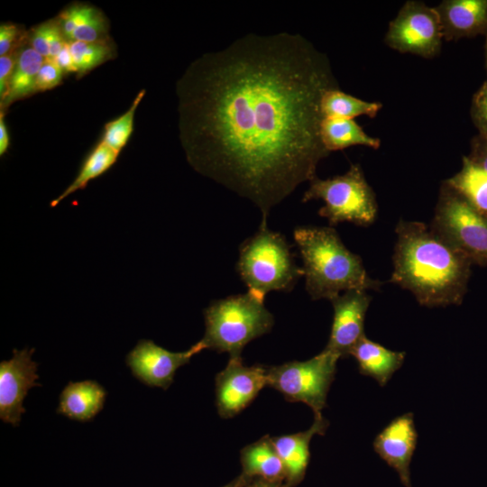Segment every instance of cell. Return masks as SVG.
I'll return each instance as SVG.
<instances>
[{"label": "cell", "mask_w": 487, "mask_h": 487, "mask_svg": "<svg viewBox=\"0 0 487 487\" xmlns=\"http://www.w3.org/2000/svg\"><path fill=\"white\" fill-rule=\"evenodd\" d=\"M268 386L267 367L247 366L241 356L230 357L225 368L216 377V404L223 418H231L257 397Z\"/></svg>", "instance_id": "10"}, {"label": "cell", "mask_w": 487, "mask_h": 487, "mask_svg": "<svg viewBox=\"0 0 487 487\" xmlns=\"http://www.w3.org/2000/svg\"><path fill=\"white\" fill-rule=\"evenodd\" d=\"M9 134L5 122L4 112L0 115V155L3 156L9 147Z\"/></svg>", "instance_id": "36"}, {"label": "cell", "mask_w": 487, "mask_h": 487, "mask_svg": "<svg viewBox=\"0 0 487 487\" xmlns=\"http://www.w3.org/2000/svg\"><path fill=\"white\" fill-rule=\"evenodd\" d=\"M471 117L478 134L487 136V80L474 94L471 106Z\"/></svg>", "instance_id": "29"}, {"label": "cell", "mask_w": 487, "mask_h": 487, "mask_svg": "<svg viewBox=\"0 0 487 487\" xmlns=\"http://www.w3.org/2000/svg\"><path fill=\"white\" fill-rule=\"evenodd\" d=\"M106 390L95 381L69 382L60 396L57 411L71 419L88 421L103 409Z\"/></svg>", "instance_id": "18"}, {"label": "cell", "mask_w": 487, "mask_h": 487, "mask_svg": "<svg viewBox=\"0 0 487 487\" xmlns=\"http://www.w3.org/2000/svg\"><path fill=\"white\" fill-rule=\"evenodd\" d=\"M206 349L198 341L184 352H171L150 339H141L128 353L126 363L133 375L142 383L161 389H168L173 381L179 368Z\"/></svg>", "instance_id": "11"}, {"label": "cell", "mask_w": 487, "mask_h": 487, "mask_svg": "<svg viewBox=\"0 0 487 487\" xmlns=\"http://www.w3.org/2000/svg\"><path fill=\"white\" fill-rule=\"evenodd\" d=\"M206 330L200 340L206 349L241 356L252 340L269 333L274 324L264 299L248 290L213 301L205 310Z\"/></svg>", "instance_id": "4"}, {"label": "cell", "mask_w": 487, "mask_h": 487, "mask_svg": "<svg viewBox=\"0 0 487 487\" xmlns=\"http://www.w3.org/2000/svg\"><path fill=\"white\" fill-rule=\"evenodd\" d=\"M237 271L248 290L263 299L272 290H290L304 276L285 237L270 230L266 220L241 244Z\"/></svg>", "instance_id": "5"}, {"label": "cell", "mask_w": 487, "mask_h": 487, "mask_svg": "<svg viewBox=\"0 0 487 487\" xmlns=\"http://www.w3.org/2000/svg\"><path fill=\"white\" fill-rule=\"evenodd\" d=\"M64 72L51 60L45 59L37 76L36 91L50 90L60 84Z\"/></svg>", "instance_id": "30"}, {"label": "cell", "mask_w": 487, "mask_h": 487, "mask_svg": "<svg viewBox=\"0 0 487 487\" xmlns=\"http://www.w3.org/2000/svg\"><path fill=\"white\" fill-rule=\"evenodd\" d=\"M442 27L434 7L418 1H408L390 23L386 44L400 52L433 58L441 50Z\"/></svg>", "instance_id": "9"}, {"label": "cell", "mask_w": 487, "mask_h": 487, "mask_svg": "<svg viewBox=\"0 0 487 487\" xmlns=\"http://www.w3.org/2000/svg\"><path fill=\"white\" fill-rule=\"evenodd\" d=\"M475 210L487 218V171L463 157L462 167L445 180Z\"/></svg>", "instance_id": "21"}, {"label": "cell", "mask_w": 487, "mask_h": 487, "mask_svg": "<svg viewBox=\"0 0 487 487\" xmlns=\"http://www.w3.org/2000/svg\"><path fill=\"white\" fill-rule=\"evenodd\" d=\"M334 317L328 343L325 349L340 358L348 357L355 345L364 336V320L372 301L366 290L352 289L331 300Z\"/></svg>", "instance_id": "13"}, {"label": "cell", "mask_w": 487, "mask_h": 487, "mask_svg": "<svg viewBox=\"0 0 487 487\" xmlns=\"http://www.w3.org/2000/svg\"><path fill=\"white\" fill-rule=\"evenodd\" d=\"M19 28L14 23H2L0 26V56L8 54L19 35Z\"/></svg>", "instance_id": "34"}, {"label": "cell", "mask_w": 487, "mask_h": 487, "mask_svg": "<svg viewBox=\"0 0 487 487\" xmlns=\"http://www.w3.org/2000/svg\"><path fill=\"white\" fill-rule=\"evenodd\" d=\"M44 60L45 58L30 45L19 51L7 95L1 103L2 106H7L36 92L37 76Z\"/></svg>", "instance_id": "22"}, {"label": "cell", "mask_w": 487, "mask_h": 487, "mask_svg": "<svg viewBox=\"0 0 487 487\" xmlns=\"http://www.w3.org/2000/svg\"><path fill=\"white\" fill-rule=\"evenodd\" d=\"M107 23L104 14L91 6L88 13L73 32L69 41L96 42L106 41Z\"/></svg>", "instance_id": "27"}, {"label": "cell", "mask_w": 487, "mask_h": 487, "mask_svg": "<svg viewBox=\"0 0 487 487\" xmlns=\"http://www.w3.org/2000/svg\"><path fill=\"white\" fill-rule=\"evenodd\" d=\"M252 487H272V486L268 485V484H264V483H258V484L253 485Z\"/></svg>", "instance_id": "37"}, {"label": "cell", "mask_w": 487, "mask_h": 487, "mask_svg": "<svg viewBox=\"0 0 487 487\" xmlns=\"http://www.w3.org/2000/svg\"><path fill=\"white\" fill-rule=\"evenodd\" d=\"M317 199L324 202L318 215L326 218L332 225L350 222L368 226L377 217L375 193L366 181L359 164H352L345 174L333 178H313L302 201Z\"/></svg>", "instance_id": "6"}, {"label": "cell", "mask_w": 487, "mask_h": 487, "mask_svg": "<svg viewBox=\"0 0 487 487\" xmlns=\"http://www.w3.org/2000/svg\"><path fill=\"white\" fill-rule=\"evenodd\" d=\"M329 423L323 418H315L306 431L271 437L272 444L280 457L285 473L291 482L300 480L309 462V444L315 435H324Z\"/></svg>", "instance_id": "16"}, {"label": "cell", "mask_w": 487, "mask_h": 487, "mask_svg": "<svg viewBox=\"0 0 487 487\" xmlns=\"http://www.w3.org/2000/svg\"><path fill=\"white\" fill-rule=\"evenodd\" d=\"M293 234L312 299L331 300L352 289L377 290L382 284L368 275L362 258L345 246L332 227L300 226Z\"/></svg>", "instance_id": "3"}, {"label": "cell", "mask_w": 487, "mask_h": 487, "mask_svg": "<svg viewBox=\"0 0 487 487\" xmlns=\"http://www.w3.org/2000/svg\"><path fill=\"white\" fill-rule=\"evenodd\" d=\"M485 61H486V69H487V34H486V41H485Z\"/></svg>", "instance_id": "38"}, {"label": "cell", "mask_w": 487, "mask_h": 487, "mask_svg": "<svg viewBox=\"0 0 487 487\" xmlns=\"http://www.w3.org/2000/svg\"><path fill=\"white\" fill-rule=\"evenodd\" d=\"M91 5L86 4H74L60 12L57 21L66 40L69 41L75 29L88 13Z\"/></svg>", "instance_id": "28"}, {"label": "cell", "mask_w": 487, "mask_h": 487, "mask_svg": "<svg viewBox=\"0 0 487 487\" xmlns=\"http://www.w3.org/2000/svg\"><path fill=\"white\" fill-rule=\"evenodd\" d=\"M434 8L446 41L487 34V0H444Z\"/></svg>", "instance_id": "15"}, {"label": "cell", "mask_w": 487, "mask_h": 487, "mask_svg": "<svg viewBox=\"0 0 487 487\" xmlns=\"http://www.w3.org/2000/svg\"><path fill=\"white\" fill-rule=\"evenodd\" d=\"M382 105L379 102H369L343 92L338 87L326 91L321 98V113L323 117H337L354 119L356 116L367 115L373 118Z\"/></svg>", "instance_id": "24"}, {"label": "cell", "mask_w": 487, "mask_h": 487, "mask_svg": "<svg viewBox=\"0 0 487 487\" xmlns=\"http://www.w3.org/2000/svg\"><path fill=\"white\" fill-rule=\"evenodd\" d=\"M16 61V54L8 53L0 56V98L1 103L5 100L8 89L14 69Z\"/></svg>", "instance_id": "32"}, {"label": "cell", "mask_w": 487, "mask_h": 487, "mask_svg": "<svg viewBox=\"0 0 487 487\" xmlns=\"http://www.w3.org/2000/svg\"><path fill=\"white\" fill-rule=\"evenodd\" d=\"M328 59L299 34L249 33L207 52L176 85L179 139L202 175L270 210L316 177Z\"/></svg>", "instance_id": "1"}, {"label": "cell", "mask_w": 487, "mask_h": 487, "mask_svg": "<svg viewBox=\"0 0 487 487\" xmlns=\"http://www.w3.org/2000/svg\"><path fill=\"white\" fill-rule=\"evenodd\" d=\"M469 160L487 171V136L476 135L471 142Z\"/></svg>", "instance_id": "33"}, {"label": "cell", "mask_w": 487, "mask_h": 487, "mask_svg": "<svg viewBox=\"0 0 487 487\" xmlns=\"http://www.w3.org/2000/svg\"><path fill=\"white\" fill-rule=\"evenodd\" d=\"M429 227L473 264L487 266V218L445 181Z\"/></svg>", "instance_id": "7"}, {"label": "cell", "mask_w": 487, "mask_h": 487, "mask_svg": "<svg viewBox=\"0 0 487 487\" xmlns=\"http://www.w3.org/2000/svg\"><path fill=\"white\" fill-rule=\"evenodd\" d=\"M350 355L355 359L361 374L370 376L380 386H384L401 367L406 354L390 350L364 335L353 348Z\"/></svg>", "instance_id": "17"}, {"label": "cell", "mask_w": 487, "mask_h": 487, "mask_svg": "<svg viewBox=\"0 0 487 487\" xmlns=\"http://www.w3.org/2000/svg\"><path fill=\"white\" fill-rule=\"evenodd\" d=\"M390 282L409 290L425 307L460 305L473 262L418 221L400 220Z\"/></svg>", "instance_id": "2"}, {"label": "cell", "mask_w": 487, "mask_h": 487, "mask_svg": "<svg viewBox=\"0 0 487 487\" xmlns=\"http://www.w3.org/2000/svg\"><path fill=\"white\" fill-rule=\"evenodd\" d=\"M339 356L326 349L309 360L267 367L268 386L290 402H303L323 417L329 388L335 379Z\"/></svg>", "instance_id": "8"}, {"label": "cell", "mask_w": 487, "mask_h": 487, "mask_svg": "<svg viewBox=\"0 0 487 487\" xmlns=\"http://www.w3.org/2000/svg\"><path fill=\"white\" fill-rule=\"evenodd\" d=\"M77 72L80 75L112 58L113 46L106 40L96 42L69 41Z\"/></svg>", "instance_id": "25"}, {"label": "cell", "mask_w": 487, "mask_h": 487, "mask_svg": "<svg viewBox=\"0 0 487 487\" xmlns=\"http://www.w3.org/2000/svg\"><path fill=\"white\" fill-rule=\"evenodd\" d=\"M48 22L32 28L29 32L30 46L43 58H49Z\"/></svg>", "instance_id": "31"}, {"label": "cell", "mask_w": 487, "mask_h": 487, "mask_svg": "<svg viewBox=\"0 0 487 487\" xmlns=\"http://www.w3.org/2000/svg\"><path fill=\"white\" fill-rule=\"evenodd\" d=\"M145 90H141L135 96L130 108L119 117L106 124L102 142L113 150L120 152L126 145L133 131L135 110L141 103Z\"/></svg>", "instance_id": "26"}, {"label": "cell", "mask_w": 487, "mask_h": 487, "mask_svg": "<svg viewBox=\"0 0 487 487\" xmlns=\"http://www.w3.org/2000/svg\"><path fill=\"white\" fill-rule=\"evenodd\" d=\"M413 413L393 418L374 438L373 449L393 468L405 487H411L409 465L417 446Z\"/></svg>", "instance_id": "14"}, {"label": "cell", "mask_w": 487, "mask_h": 487, "mask_svg": "<svg viewBox=\"0 0 487 487\" xmlns=\"http://www.w3.org/2000/svg\"><path fill=\"white\" fill-rule=\"evenodd\" d=\"M241 460L248 476H261L274 481L286 474L283 463L269 436H264L243 448Z\"/></svg>", "instance_id": "20"}, {"label": "cell", "mask_w": 487, "mask_h": 487, "mask_svg": "<svg viewBox=\"0 0 487 487\" xmlns=\"http://www.w3.org/2000/svg\"><path fill=\"white\" fill-rule=\"evenodd\" d=\"M119 154L120 152L100 141L82 162L74 180L51 202V207H56L68 196L85 188L89 181L106 172L115 163Z\"/></svg>", "instance_id": "23"}, {"label": "cell", "mask_w": 487, "mask_h": 487, "mask_svg": "<svg viewBox=\"0 0 487 487\" xmlns=\"http://www.w3.org/2000/svg\"><path fill=\"white\" fill-rule=\"evenodd\" d=\"M320 139L329 152L355 145L372 149H378L381 145L379 138L370 136L354 119L346 118L323 117Z\"/></svg>", "instance_id": "19"}, {"label": "cell", "mask_w": 487, "mask_h": 487, "mask_svg": "<svg viewBox=\"0 0 487 487\" xmlns=\"http://www.w3.org/2000/svg\"><path fill=\"white\" fill-rule=\"evenodd\" d=\"M34 349H14L13 357L0 363V418L13 426L20 423L25 412L23 400L30 389L39 386Z\"/></svg>", "instance_id": "12"}, {"label": "cell", "mask_w": 487, "mask_h": 487, "mask_svg": "<svg viewBox=\"0 0 487 487\" xmlns=\"http://www.w3.org/2000/svg\"><path fill=\"white\" fill-rule=\"evenodd\" d=\"M226 487H232V486L229 485V486H226Z\"/></svg>", "instance_id": "39"}, {"label": "cell", "mask_w": 487, "mask_h": 487, "mask_svg": "<svg viewBox=\"0 0 487 487\" xmlns=\"http://www.w3.org/2000/svg\"><path fill=\"white\" fill-rule=\"evenodd\" d=\"M53 60L64 73L77 72L72 54L69 50V42L67 41Z\"/></svg>", "instance_id": "35"}]
</instances>
